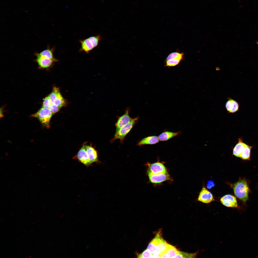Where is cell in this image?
Listing matches in <instances>:
<instances>
[{"instance_id": "d6986e66", "label": "cell", "mask_w": 258, "mask_h": 258, "mask_svg": "<svg viewBox=\"0 0 258 258\" xmlns=\"http://www.w3.org/2000/svg\"><path fill=\"white\" fill-rule=\"evenodd\" d=\"M252 147L246 144L240 157L245 160L250 159V151Z\"/></svg>"}, {"instance_id": "cb8c5ba5", "label": "cell", "mask_w": 258, "mask_h": 258, "mask_svg": "<svg viewBox=\"0 0 258 258\" xmlns=\"http://www.w3.org/2000/svg\"><path fill=\"white\" fill-rule=\"evenodd\" d=\"M88 38L94 48L97 46L99 41L102 38L100 35H98L90 37Z\"/></svg>"}, {"instance_id": "7402d4cb", "label": "cell", "mask_w": 258, "mask_h": 258, "mask_svg": "<svg viewBox=\"0 0 258 258\" xmlns=\"http://www.w3.org/2000/svg\"><path fill=\"white\" fill-rule=\"evenodd\" d=\"M197 253H189L179 251L174 258H194L196 257Z\"/></svg>"}, {"instance_id": "83f0119b", "label": "cell", "mask_w": 258, "mask_h": 258, "mask_svg": "<svg viewBox=\"0 0 258 258\" xmlns=\"http://www.w3.org/2000/svg\"><path fill=\"white\" fill-rule=\"evenodd\" d=\"M152 254L147 249L145 250L142 253L138 254V258H151Z\"/></svg>"}, {"instance_id": "d4e9b609", "label": "cell", "mask_w": 258, "mask_h": 258, "mask_svg": "<svg viewBox=\"0 0 258 258\" xmlns=\"http://www.w3.org/2000/svg\"><path fill=\"white\" fill-rule=\"evenodd\" d=\"M181 61L178 59H173L166 60L165 66L167 67L175 66L178 64Z\"/></svg>"}, {"instance_id": "4dcf8cb0", "label": "cell", "mask_w": 258, "mask_h": 258, "mask_svg": "<svg viewBox=\"0 0 258 258\" xmlns=\"http://www.w3.org/2000/svg\"><path fill=\"white\" fill-rule=\"evenodd\" d=\"M208 183L207 185V187L209 188H210L214 185V183L212 181H209L208 182Z\"/></svg>"}, {"instance_id": "ac0fdd59", "label": "cell", "mask_w": 258, "mask_h": 258, "mask_svg": "<svg viewBox=\"0 0 258 258\" xmlns=\"http://www.w3.org/2000/svg\"><path fill=\"white\" fill-rule=\"evenodd\" d=\"M54 50V48H51L48 47L47 49L42 51L40 52L37 53L40 55L50 59L56 62L58 61V60L54 57L53 54Z\"/></svg>"}, {"instance_id": "f546056e", "label": "cell", "mask_w": 258, "mask_h": 258, "mask_svg": "<svg viewBox=\"0 0 258 258\" xmlns=\"http://www.w3.org/2000/svg\"><path fill=\"white\" fill-rule=\"evenodd\" d=\"M60 108V107L53 103H52L49 108L54 114L58 112Z\"/></svg>"}, {"instance_id": "8992f818", "label": "cell", "mask_w": 258, "mask_h": 258, "mask_svg": "<svg viewBox=\"0 0 258 258\" xmlns=\"http://www.w3.org/2000/svg\"><path fill=\"white\" fill-rule=\"evenodd\" d=\"M147 175L150 181L154 184L160 183L164 182L171 180V178L168 172L154 174L147 171Z\"/></svg>"}, {"instance_id": "9c48e42d", "label": "cell", "mask_w": 258, "mask_h": 258, "mask_svg": "<svg viewBox=\"0 0 258 258\" xmlns=\"http://www.w3.org/2000/svg\"><path fill=\"white\" fill-rule=\"evenodd\" d=\"M214 200L211 193L205 188L203 187L199 193L198 200L204 203L208 204Z\"/></svg>"}, {"instance_id": "603a6c76", "label": "cell", "mask_w": 258, "mask_h": 258, "mask_svg": "<svg viewBox=\"0 0 258 258\" xmlns=\"http://www.w3.org/2000/svg\"><path fill=\"white\" fill-rule=\"evenodd\" d=\"M53 104L61 108L65 105L66 102L65 100L60 93L56 98Z\"/></svg>"}, {"instance_id": "6da1fadb", "label": "cell", "mask_w": 258, "mask_h": 258, "mask_svg": "<svg viewBox=\"0 0 258 258\" xmlns=\"http://www.w3.org/2000/svg\"><path fill=\"white\" fill-rule=\"evenodd\" d=\"M236 196L245 203L248 199L249 189L248 183L244 178L239 180L233 186Z\"/></svg>"}, {"instance_id": "e575fe53", "label": "cell", "mask_w": 258, "mask_h": 258, "mask_svg": "<svg viewBox=\"0 0 258 258\" xmlns=\"http://www.w3.org/2000/svg\"><path fill=\"white\" fill-rule=\"evenodd\" d=\"M31 257V256H30V257H29V258H30V257Z\"/></svg>"}, {"instance_id": "484cf974", "label": "cell", "mask_w": 258, "mask_h": 258, "mask_svg": "<svg viewBox=\"0 0 258 258\" xmlns=\"http://www.w3.org/2000/svg\"><path fill=\"white\" fill-rule=\"evenodd\" d=\"M147 249L152 254L160 255V252L157 247L151 241L149 244Z\"/></svg>"}, {"instance_id": "9a60e30c", "label": "cell", "mask_w": 258, "mask_h": 258, "mask_svg": "<svg viewBox=\"0 0 258 258\" xmlns=\"http://www.w3.org/2000/svg\"><path fill=\"white\" fill-rule=\"evenodd\" d=\"M179 134V132H173L166 131L161 133L158 137L160 141H165L177 136Z\"/></svg>"}, {"instance_id": "2e32d148", "label": "cell", "mask_w": 258, "mask_h": 258, "mask_svg": "<svg viewBox=\"0 0 258 258\" xmlns=\"http://www.w3.org/2000/svg\"><path fill=\"white\" fill-rule=\"evenodd\" d=\"M245 145L242 142L241 139H239L238 143L233 148V155L236 157H240Z\"/></svg>"}, {"instance_id": "8fae6325", "label": "cell", "mask_w": 258, "mask_h": 258, "mask_svg": "<svg viewBox=\"0 0 258 258\" xmlns=\"http://www.w3.org/2000/svg\"><path fill=\"white\" fill-rule=\"evenodd\" d=\"M77 157L81 163L86 167L89 166L92 164L88 158L85 146H83L79 150Z\"/></svg>"}, {"instance_id": "ba28073f", "label": "cell", "mask_w": 258, "mask_h": 258, "mask_svg": "<svg viewBox=\"0 0 258 258\" xmlns=\"http://www.w3.org/2000/svg\"><path fill=\"white\" fill-rule=\"evenodd\" d=\"M35 54L36 57L35 61L40 68L46 69L48 68L51 66L54 62H55L50 59L40 55L37 53Z\"/></svg>"}, {"instance_id": "ffe728a7", "label": "cell", "mask_w": 258, "mask_h": 258, "mask_svg": "<svg viewBox=\"0 0 258 258\" xmlns=\"http://www.w3.org/2000/svg\"><path fill=\"white\" fill-rule=\"evenodd\" d=\"M178 251L175 247L168 243L167 248L166 252L170 258H174Z\"/></svg>"}, {"instance_id": "30bf717a", "label": "cell", "mask_w": 258, "mask_h": 258, "mask_svg": "<svg viewBox=\"0 0 258 258\" xmlns=\"http://www.w3.org/2000/svg\"><path fill=\"white\" fill-rule=\"evenodd\" d=\"M221 203L225 206L228 207L236 208L238 206L235 197L230 194L226 195L220 199Z\"/></svg>"}, {"instance_id": "f1b7e54d", "label": "cell", "mask_w": 258, "mask_h": 258, "mask_svg": "<svg viewBox=\"0 0 258 258\" xmlns=\"http://www.w3.org/2000/svg\"><path fill=\"white\" fill-rule=\"evenodd\" d=\"M52 103L50 96H48L44 99L42 107L44 108H49Z\"/></svg>"}, {"instance_id": "44dd1931", "label": "cell", "mask_w": 258, "mask_h": 258, "mask_svg": "<svg viewBox=\"0 0 258 258\" xmlns=\"http://www.w3.org/2000/svg\"><path fill=\"white\" fill-rule=\"evenodd\" d=\"M184 54L177 52H174L170 54L167 57L166 60L173 59H178L181 60L183 59Z\"/></svg>"}, {"instance_id": "5bb4252c", "label": "cell", "mask_w": 258, "mask_h": 258, "mask_svg": "<svg viewBox=\"0 0 258 258\" xmlns=\"http://www.w3.org/2000/svg\"><path fill=\"white\" fill-rule=\"evenodd\" d=\"M85 147L88 158L91 163L98 162V154L95 149L89 145L85 146Z\"/></svg>"}, {"instance_id": "1f68e13d", "label": "cell", "mask_w": 258, "mask_h": 258, "mask_svg": "<svg viewBox=\"0 0 258 258\" xmlns=\"http://www.w3.org/2000/svg\"><path fill=\"white\" fill-rule=\"evenodd\" d=\"M160 258H170L168 255L167 253L165 252L161 254H160Z\"/></svg>"}, {"instance_id": "e0dca14e", "label": "cell", "mask_w": 258, "mask_h": 258, "mask_svg": "<svg viewBox=\"0 0 258 258\" xmlns=\"http://www.w3.org/2000/svg\"><path fill=\"white\" fill-rule=\"evenodd\" d=\"M81 43L80 51L85 52L88 54L94 48L92 45L88 38L80 41Z\"/></svg>"}, {"instance_id": "5b68a950", "label": "cell", "mask_w": 258, "mask_h": 258, "mask_svg": "<svg viewBox=\"0 0 258 258\" xmlns=\"http://www.w3.org/2000/svg\"><path fill=\"white\" fill-rule=\"evenodd\" d=\"M146 165L148 167L147 170L154 174H158L167 172L164 162L158 161L153 163L147 162Z\"/></svg>"}, {"instance_id": "52a82bcc", "label": "cell", "mask_w": 258, "mask_h": 258, "mask_svg": "<svg viewBox=\"0 0 258 258\" xmlns=\"http://www.w3.org/2000/svg\"><path fill=\"white\" fill-rule=\"evenodd\" d=\"M129 111L130 109L128 108L124 113L122 116L118 117V120L115 124L116 128V132L127 124L132 119L129 115Z\"/></svg>"}, {"instance_id": "7c38bea8", "label": "cell", "mask_w": 258, "mask_h": 258, "mask_svg": "<svg viewBox=\"0 0 258 258\" xmlns=\"http://www.w3.org/2000/svg\"><path fill=\"white\" fill-rule=\"evenodd\" d=\"M225 106L227 111L229 113H234L238 110L239 105L236 101L230 98H228Z\"/></svg>"}, {"instance_id": "277c9868", "label": "cell", "mask_w": 258, "mask_h": 258, "mask_svg": "<svg viewBox=\"0 0 258 258\" xmlns=\"http://www.w3.org/2000/svg\"><path fill=\"white\" fill-rule=\"evenodd\" d=\"M161 232V230L159 231L151 241L157 247L160 254L166 251L168 243L162 237Z\"/></svg>"}, {"instance_id": "4fadbf2b", "label": "cell", "mask_w": 258, "mask_h": 258, "mask_svg": "<svg viewBox=\"0 0 258 258\" xmlns=\"http://www.w3.org/2000/svg\"><path fill=\"white\" fill-rule=\"evenodd\" d=\"M160 140L158 137L156 136H151L145 137L138 142V145L141 146L146 145H153L158 143Z\"/></svg>"}, {"instance_id": "836d02e7", "label": "cell", "mask_w": 258, "mask_h": 258, "mask_svg": "<svg viewBox=\"0 0 258 258\" xmlns=\"http://www.w3.org/2000/svg\"><path fill=\"white\" fill-rule=\"evenodd\" d=\"M256 43H257V44L258 45V42H256Z\"/></svg>"}, {"instance_id": "3957f363", "label": "cell", "mask_w": 258, "mask_h": 258, "mask_svg": "<svg viewBox=\"0 0 258 258\" xmlns=\"http://www.w3.org/2000/svg\"><path fill=\"white\" fill-rule=\"evenodd\" d=\"M138 117L132 118L130 121L126 125L122 127L119 130L116 132L113 137L111 140L113 142L117 139L122 141L125 136L130 131L133 126L137 122Z\"/></svg>"}, {"instance_id": "4316f807", "label": "cell", "mask_w": 258, "mask_h": 258, "mask_svg": "<svg viewBox=\"0 0 258 258\" xmlns=\"http://www.w3.org/2000/svg\"><path fill=\"white\" fill-rule=\"evenodd\" d=\"M60 93L59 88L56 87L54 88L53 91L49 95L52 103H53L56 98Z\"/></svg>"}, {"instance_id": "d6a6232c", "label": "cell", "mask_w": 258, "mask_h": 258, "mask_svg": "<svg viewBox=\"0 0 258 258\" xmlns=\"http://www.w3.org/2000/svg\"><path fill=\"white\" fill-rule=\"evenodd\" d=\"M151 258H160V255L157 254H153Z\"/></svg>"}, {"instance_id": "7a4b0ae2", "label": "cell", "mask_w": 258, "mask_h": 258, "mask_svg": "<svg viewBox=\"0 0 258 258\" xmlns=\"http://www.w3.org/2000/svg\"><path fill=\"white\" fill-rule=\"evenodd\" d=\"M53 114L49 108L42 107L31 116L37 118L43 126L48 128L49 127L50 119Z\"/></svg>"}]
</instances>
